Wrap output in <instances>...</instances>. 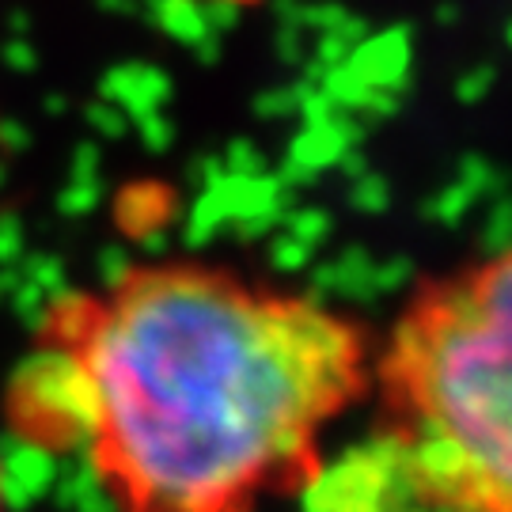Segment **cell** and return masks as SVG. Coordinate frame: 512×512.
<instances>
[{
    "mask_svg": "<svg viewBox=\"0 0 512 512\" xmlns=\"http://www.w3.org/2000/svg\"><path fill=\"white\" fill-rule=\"evenodd\" d=\"M365 327L205 262L54 300L8 380L23 444L92 467L118 512H258L304 494L368 395Z\"/></svg>",
    "mask_w": 512,
    "mask_h": 512,
    "instance_id": "cell-1",
    "label": "cell"
},
{
    "mask_svg": "<svg viewBox=\"0 0 512 512\" xmlns=\"http://www.w3.org/2000/svg\"><path fill=\"white\" fill-rule=\"evenodd\" d=\"M372 433L323 459L308 512H512V262L421 285L372 353Z\"/></svg>",
    "mask_w": 512,
    "mask_h": 512,
    "instance_id": "cell-2",
    "label": "cell"
}]
</instances>
